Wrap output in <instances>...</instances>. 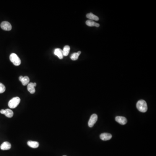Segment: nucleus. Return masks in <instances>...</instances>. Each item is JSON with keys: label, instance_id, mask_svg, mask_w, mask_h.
Returning a JSON list of instances; mask_svg holds the SVG:
<instances>
[{"label": "nucleus", "instance_id": "423d86ee", "mask_svg": "<svg viewBox=\"0 0 156 156\" xmlns=\"http://www.w3.org/2000/svg\"><path fill=\"white\" fill-rule=\"evenodd\" d=\"M0 113L2 114H4L7 118H12L14 115V112L10 109H6L5 110L2 109L0 111Z\"/></svg>", "mask_w": 156, "mask_h": 156}, {"label": "nucleus", "instance_id": "2eb2a0df", "mask_svg": "<svg viewBox=\"0 0 156 156\" xmlns=\"http://www.w3.org/2000/svg\"><path fill=\"white\" fill-rule=\"evenodd\" d=\"M20 81L21 82L23 85L25 86V85H28V84L30 83L29 82H30V79L27 76H23L22 79Z\"/></svg>", "mask_w": 156, "mask_h": 156}, {"label": "nucleus", "instance_id": "4468645a", "mask_svg": "<svg viewBox=\"0 0 156 156\" xmlns=\"http://www.w3.org/2000/svg\"><path fill=\"white\" fill-rule=\"evenodd\" d=\"M86 17L90 20H95V21L99 20V18L92 13H88V14H87Z\"/></svg>", "mask_w": 156, "mask_h": 156}, {"label": "nucleus", "instance_id": "6ab92c4d", "mask_svg": "<svg viewBox=\"0 0 156 156\" xmlns=\"http://www.w3.org/2000/svg\"><path fill=\"white\" fill-rule=\"evenodd\" d=\"M23 76H22V75H21V76H20L19 77V80H20H20H21L22 79V78H23Z\"/></svg>", "mask_w": 156, "mask_h": 156}, {"label": "nucleus", "instance_id": "f3484780", "mask_svg": "<svg viewBox=\"0 0 156 156\" xmlns=\"http://www.w3.org/2000/svg\"><path fill=\"white\" fill-rule=\"evenodd\" d=\"M81 54V51H78L77 53H75L74 54H72V55L71 56V59L72 60L75 61L76 60L78 59L79 58V56Z\"/></svg>", "mask_w": 156, "mask_h": 156}, {"label": "nucleus", "instance_id": "ddd939ff", "mask_svg": "<svg viewBox=\"0 0 156 156\" xmlns=\"http://www.w3.org/2000/svg\"><path fill=\"white\" fill-rule=\"evenodd\" d=\"M28 145L33 148H36L39 146V143L37 141L29 140L28 142Z\"/></svg>", "mask_w": 156, "mask_h": 156}, {"label": "nucleus", "instance_id": "dca6fc26", "mask_svg": "<svg viewBox=\"0 0 156 156\" xmlns=\"http://www.w3.org/2000/svg\"><path fill=\"white\" fill-rule=\"evenodd\" d=\"M70 49V48L68 45L65 46L64 47L63 49L62 50V53H63V56H68V54H69Z\"/></svg>", "mask_w": 156, "mask_h": 156}, {"label": "nucleus", "instance_id": "9d476101", "mask_svg": "<svg viewBox=\"0 0 156 156\" xmlns=\"http://www.w3.org/2000/svg\"><path fill=\"white\" fill-rule=\"evenodd\" d=\"M11 147V145L10 143L8 142L5 141L2 144L1 146V149L3 150H8L10 149Z\"/></svg>", "mask_w": 156, "mask_h": 156}, {"label": "nucleus", "instance_id": "f257e3e1", "mask_svg": "<svg viewBox=\"0 0 156 156\" xmlns=\"http://www.w3.org/2000/svg\"><path fill=\"white\" fill-rule=\"evenodd\" d=\"M137 109L141 112H146L147 110V104L146 101L144 100H140L137 101L136 104Z\"/></svg>", "mask_w": 156, "mask_h": 156}, {"label": "nucleus", "instance_id": "aec40b11", "mask_svg": "<svg viewBox=\"0 0 156 156\" xmlns=\"http://www.w3.org/2000/svg\"></svg>", "mask_w": 156, "mask_h": 156}, {"label": "nucleus", "instance_id": "f03ea898", "mask_svg": "<svg viewBox=\"0 0 156 156\" xmlns=\"http://www.w3.org/2000/svg\"><path fill=\"white\" fill-rule=\"evenodd\" d=\"M20 101V99L19 97H14L10 99L8 102L9 107L10 108H15L19 105Z\"/></svg>", "mask_w": 156, "mask_h": 156}, {"label": "nucleus", "instance_id": "9b49d317", "mask_svg": "<svg viewBox=\"0 0 156 156\" xmlns=\"http://www.w3.org/2000/svg\"><path fill=\"white\" fill-rule=\"evenodd\" d=\"M54 54L56 56H57L59 59H62L63 57V55L62 53V50L59 48H56L55 49Z\"/></svg>", "mask_w": 156, "mask_h": 156}, {"label": "nucleus", "instance_id": "6e6552de", "mask_svg": "<svg viewBox=\"0 0 156 156\" xmlns=\"http://www.w3.org/2000/svg\"><path fill=\"white\" fill-rule=\"evenodd\" d=\"M112 137V135L109 133H104L101 134L100 135V138L101 140L104 141L109 140Z\"/></svg>", "mask_w": 156, "mask_h": 156}, {"label": "nucleus", "instance_id": "f8f14e48", "mask_svg": "<svg viewBox=\"0 0 156 156\" xmlns=\"http://www.w3.org/2000/svg\"><path fill=\"white\" fill-rule=\"evenodd\" d=\"M86 24L88 27H95L97 28H98L100 26L99 23H95V22H94L93 20H86Z\"/></svg>", "mask_w": 156, "mask_h": 156}, {"label": "nucleus", "instance_id": "7ed1b4c3", "mask_svg": "<svg viewBox=\"0 0 156 156\" xmlns=\"http://www.w3.org/2000/svg\"><path fill=\"white\" fill-rule=\"evenodd\" d=\"M10 59L14 65L18 66L21 64V60L17 55L15 53H13L10 56Z\"/></svg>", "mask_w": 156, "mask_h": 156}, {"label": "nucleus", "instance_id": "a211bd4d", "mask_svg": "<svg viewBox=\"0 0 156 156\" xmlns=\"http://www.w3.org/2000/svg\"><path fill=\"white\" fill-rule=\"evenodd\" d=\"M6 90L5 86L4 84L2 83H0V94L4 93Z\"/></svg>", "mask_w": 156, "mask_h": 156}, {"label": "nucleus", "instance_id": "20e7f679", "mask_svg": "<svg viewBox=\"0 0 156 156\" xmlns=\"http://www.w3.org/2000/svg\"><path fill=\"white\" fill-rule=\"evenodd\" d=\"M98 120V116L97 114H94L91 115L89 120L88 122V125L90 127H92L94 126Z\"/></svg>", "mask_w": 156, "mask_h": 156}, {"label": "nucleus", "instance_id": "0eeeda50", "mask_svg": "<svg viewBox=\"0 0 156 156\" xmlns=\"http://www.w3.org/2000/svg\"><path fill=\"white\" fill-rule=\"evenodd\" d=\"M36 83H33L30 82L28 85V90L30 93V94H34L35 93V87L36 86Z\"/></svg>", "mask_w": 156, "mask_h": 156}, {"label": "nucleus", "instance_id": "1a4fd4ad", "mask_svg": "<svg viewBox=\"0 0 156 156\" xmlns=\"http://www.w3.org/2000/svg\"><path fill=\"white\" fill-rule=\"evenodd\" d=\"M115 121L119 124L122 125H124L127 122V119L122 116H117L115 118Z\"/></svg>", "mask_w": 156, "mask_h": 156}, {"label": "nucleus", "instance_id": "39448f33", "mask_svg": "<svg viewBox=\"0 0 156 156\" xmlns=\"http://www.w3.org/2000/svg\"><path fill=\"white\" fill-rule=\"evenodd\" d=\"M1 28L3 30L10 31L12 29V26L8 22L3 21L1 24Z\"/></svg>", "mask_w": 156, "mask_h": 156}]
</instances>
